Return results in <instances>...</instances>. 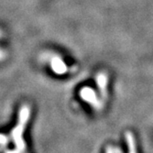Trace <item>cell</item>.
<instances>
[{"label":"cell","mask_w":153,"mask_h":153,"mask_svg":"<svg viewBox=\"0 0 153 153\" xmlns=\"http://www.w3.org/2000/svg\"><path fill=\"white\" fill-rule=\"evenodd\" d=\"M31 109L29 105H23L19 112L18 122L12 128L8 136L9 141L13 142L15 149H9L7 148L1 149L3 153H27V144L24 138V132L27 125L30 121Z\"/></svg>","instance_id":"obj_1"},{"label":"cell","mask_w":153,"mask_h":153,"mask_svg":"<svg viewBox=\"0 0 153 153\" xmlns=\"http://www.w3.org/2000/svg\"><path fill=\"white\" fill-rule=\"evenodd\" d=\"M51 69L54 74L58 75H62L68 72V66L63 61V59L58 54H53L50 59Z\"/></svg>","instance_id":"obj_2"},{"label":"cell","mask_w":153,"mask_h":153,"mask_svg":"<svg viewBox=\"0 0 153 153\" xmlns=\"http://www.w3.org/2000/svg\"><path fill=\"white\" fill-rule=\"evenodd\" d=\"M80 95H81V98L83 101L89 103L94 108H96V109L101 108V103L98 100V98H97L95 92L92 88H90V87L82 88V90L80 91Z\"/></svg>","instance_id":"obj_3"},{"label":"cell","mask_w":153,"mask_h":153,"mask_svg":"<svg viewBox=\"0 0 153 153\" xmlns=\"http://www.w3.org/2000/svg\"><path fill=\"white\" fill-rule=\"evenodd\" d=\"M107 81V78H106V75L105 74H98V75L96 76V82H97V85H98L99 89H100V92L105 94V88H106V82Z\"/></svg>","instance_id":"obj_4"},{"label":"cell","mask_w":153,"mask_h":153,"mask_svg":"<svg viewBox=\"0 0 153 153\" xmlns=\"http://www.w3.org/2000/svg\"><path fill=\"white\" fill-rule=\"evenodd\" d=\"M5 57H6V53H5V51L0 48V62L1 61H3L4 59H5Z\"/></svg>","instance_id":"obj_5"}]
</instances>
